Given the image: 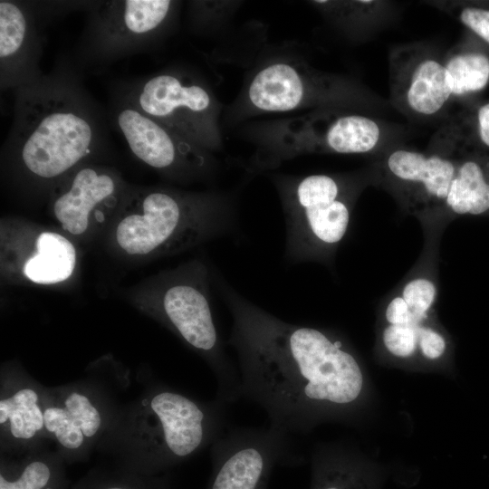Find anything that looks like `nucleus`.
<instances>
[{"instance_id": "obj_23", "label": "nucleus", "mask_w": 489, "mask_h": 489, "mask_svg": "<svg viewBox=\"0 0 489 489\" xmlns=\"http://www.w3.org/2000/svg\"><path fill=\"white\" fill-rule=\"evenodd\" d=\"M312 463L311 489H374L369 471L349 455L322 449Z\"/></svg>"}, {"instance_id": "obj_11", "label": "nucleus", "mask_w": 489, "mask_h": 489, "mask_svg": "<svg viewBox=\"0 0 489 489\" xmlns=\"http://www.w3.org/2000/svg\"><path fill=\"white\" fill-rule=\"evenodd\" d=\"M76 10L73 1H0V87L14 91L39 81L44 28Z\"/></svg>"}, {"instance_id": "obj_6", "label": "nucleus", "mask_w": 489, "mask_h": 489, "mask_svg": "<svg viewBox=\"0 0 489 489\" xmlns=\"http://www.w3.org/2000/svg\"><path fill=\"white\" fill-rule=\"evenodd\" d=\"M208 276L206 265L197 260L165 274L153 292L149 311L209 365L216 398L230 404L240 398L239 372L214 321Z\"/></svg>"}, {"instance_id": "obj_29", "label": "nucleus", "mask_w": 489, "mask_h": 489, "mask_svg": "<svg viewBox=\"0 0 489 489\" xmlns=\"http://www.w3.org/2000/svg\"><path fill=\"white\" fill-rule=\"evenodd\" d=\"M446 340L440 331L428 322L418 327V351L427 360H436L446 350Z\"/></svg>"}, {"instance_id": "obj_22", "label": "nucleus", "mask_w": 489, "mask_h": 489, "mask_svg": "<svg viewBox=\"0 0 489 489\" xmlns=\"http://www.w3.org/2000/svg\"><path fill=\"white\" fill-rule=\"evenodd\" d=\"M77 263L72 243L54 231H42L35 238L34 252L24 261V277L38 284H54L71 277Z\"/></svg>"}, {"instance_id": "obj_2", "label": "nucleus", "mask_w": 489, "mask_h": 489, "mask_svg": "<svg viewBox=\"0 0 489 489\" xmlns=\"http://www.w3.org/2000/svg\"><path fill=\"white\" fill-rule=\"evenodd\" d=\"M78 68L62 58L36 82L14 91V117L2 155L25 181L53 189L105 152V116Z\"/></svg>"}, {"instance_id": "obj_5", "label": "nucleus", "mask_w": 489, "mask_h": 489, "mask_svg": "<svg viewBox=\"0 0 489 489\" xmlns=\"http://www.w3.org/2000/svg\"><path fill=\"white\" fill-rule=\"evenodd\" d=\"M367 180L364 177L329 174L276 177L287 262L331 264Z\"/></svg>"}, {"instance_id": "obj_8", "label": "nucleus", "mask_w": 489, "mask_h": 489, "mask_svg": "<svg viewBox=\"0 0 489 489\" xmlns=\"http://www.w3.org/2000/svg\"><path fill=\"white\" fill-rule=\"evenodd\" d=\"M169 0L97 1L76 52L79 65H97L148 51L163 35L176 12Z\"/></svg>"}, {"instance_id": "obj_28", "label": "nucleus", "mask_w": 489, "mask_h": 489, "mask_svg": "<svg viewBox=\"0 0 489 489\" xmlns=\"http://www.w3.org/2000/svg\"><path fill=\"white\" fill-rule=\"evenodd\" d=\"M445 11L453 12L463 25L489 44V9L463 5Z\"/></svg>"}, {"instance_id": "obj_26", "label": "nucleus", "mask_w": 489, "mask_h": 489, "mask_svg": "<svg viewBox=\"0 0 489 489\" xmlns=\"http://www.w3.org/2000/svg\"><path fill=\"white\" fill-rule=\"evenodd\" d=\"M315 3L324 6L327 11L340 14V18L351 17V23L354 21L358 25L361 24L369 31L382 25L390 14V4L385 1H317Z\"/></svg>"}, {"instance_id": "obj_13", "label": "nucleus", "mask_w": 489, "mask_h": 489, "mask_svg": "<svg viewBox=\"0 0 489 489\" xmlns=\"http://www.w3.org/2000/svg\"><path fill=\"white\" fill-rule=\"evenodd\" d=\"M389 138V128L380 120L361 113L325 109L283 128V142L270 166L302 153L370 154L383 149Z\"/></svg>"}, {"instance_id": "obj_3", "label": "nucleus", "mask_w": 489, "mask_h": 489, "mask_svg": "<svg viewBox=\"0 0 489 489\" xmlns=\"http://www.w3.org/2000/svg\"><path fill=\"white\" fill-rule=\"evenodd\" d=\"M227 405L151 386L110 427L122 468L158 475L211 446L225 430Z\"/></svg>"}, {"instance_id": "obj_15", "label": "nucleus", "mask_w": 489, "mask_h": 489, "mask_svg": "<svg viewBox=\"0 0 489 489\" xmlns=\"http://www.w3.org/2000/svg\"><path fill=\"white\" fill-rule=\"evenodd\" d=\"M111 120L131 153L147 166L175 179L208 174V152L186 141L171 129L116 96Z\"/></svg>"}, {"instance_id": "obj_18", "label": "nucleus", "mask_w": 489, "mask_h": 489, "mask_svg": "<svg viewBox=\"0 0 489 489\" xmlns=\"http://www.w3.org/2000/svg\"><path fill=\"white\" fill-rule=\"evenodd\" d=\"M45 389L29 375L9 369L1 374V455L18 456L40 448L45 439Z\"/></svg>"}, {"instance_id": "obj_1", "label": "nucleus", "mask_w": 489, "mask_h": 489, "mask_svg": "<svg viewBox=\"0 0 489 489\" xmlns=\"http://www.w3.org/2000/svg\"><path fill=\"white\" fill-rule=\"evenodd\" d=\"M217 289L232 316L227 343L237 354L240 398L266 413L270 427L305 433L348 409L362 393L360 365L339 337L291 323L235 291L220 274Z\"/></svg>"}, {"instance_id": "obj_16", "label": "nucleus", "mask_w": 489, "mask_h": 489, "mask_svg": "<svg viewBox=\"0 0 489 489\" xmlns=\"http://www.w3.org/2000/svg\"><path fill=\"white\" fill-rule=\"evenodd\" d=\"M132 187L113 168L90 162L74 169L51 193L53 216L71 235H84L92 221L120 210Z\"/></svg>"}, {"instance_id": "obj_14", "label": "nucleus", "mask_w": 489, "mask_h": 489, "mask_svg": "<svg viewBox=\"0 0 489 489\" xmlns=\"http://www.w3.org/2000/svg\"><path fill=\"white\" fill-rule=\"evenodd\" d=\"M43 416L45 439L64 461L82 458L116 419L105 396L83 383L46 388Z\"/></svg>"}, {"instance_id": "obj_17", "label": "nucleus", "mask_w": 489, "mask_h": 489, "mask_svg": "<svg viewBox=\"0 0 489 489\" xmlns=\"http://www.w3.org/2000/svg\"><path fill=\"white\" fill-rule=\"evenodd\" d=\"M369 97L334 77L309 74L288 62H273L260 70L251 82L248 99L259 110L289 111L303 105L368 101Z\"/></svg>"}, {"instance_id": "obj_24", "label": "nucleus", "mask_w": 489, "mask_h": 489, "mask_svg": "<svg viewBox=\"0 0 489 489\" xmlns=\"http://www.w3.org/2000/svg\"><path fill=\"white\" fill-rule=\"evenodd\" d=\"M453 101L484 89L489 82V55L469 45H458L444 53Z\"/></svg>"}, {"instance_id": "obj_7", "label": "nucleus", "mask_w": 489, "mask_h": 489, "mask_svg": "<svg viewBox=\"0 0 489 489\" xmlns=\"http://www.w3.org/2000/svg\"><path fill=\"white\" fill-rule=\"evenodd\" d=\"M117 96L198 149H219L217 105L193 75L165 70L123 84Z\"/></svg>"}, {"instance_id": "obj_4", "label": "nucleus", "mask_w": 489, "mask_h": 489, "mask_svg": "<svg viewBox=\"0 0 489 489\" xmlns=\"http://www.w3.org/2000/svg\"><path fill=\"white\" fill-rule=\"evenodd\" d=\"M116 221V246L127 255L143 258L179 253L229 235L238 225L230 196L159 187H132Z\"/></svg>"}, {"instance_id": "obj_25", "label": "nucleus", "mask_w": 489, "mask_h": 489, "mask_svg": "<svg viewBox=\"0 0 489 489\" xmlns=\"http://www.w3.org/2000/svg\"><path fill=\"white\" fill-rule=\"evenodd\" d=\"M72 489H173L163 475H146L121 468L114 472H93Z\"/></svg>"}, {"instance_id": "obj_21", "label": "nucleus", "mask_w": 489, "mask_h": 489, "mask_svg": "<svg viewBox=\"0 0 489 489\" xmlns=\"http://www.w3.org/2000/svg\"><path fill=\"white\" fill-rule=\"evenodd\" d=\"M427 150L453 158H487L485 151H489V102L481 105L475 111L461 112L446 120L433 136Z\"/></svg>"}, {"instance_id": "obj_19", "label": "nucleus", "mask_w": 489, "mask_h": 489, "mask_svg": "<svg viewBox=\"0 0 489 489\" xmlns=\"http://www.w3.org/2000/svg\"><path fill=\"white\" fill-rule=\"evenodd\" d=\"M64 459L38 448L18 456H1L0 489H67Z\"/></svg>"}, {"instance_id": "obj_20", "label": "nucleus", "mask_w": 489, "mask_h": 489, "mask_svg": "<svg viewBox=\"0 0 489 489\" xmlns=\"http://www.w3.org/2000/svg\"><path fill=\"white\" fill-rule=\"evenodd\" d=\"M457 158L445 206V220L489 214V158L464 156Z\"/></svg>"}, {"instance_id": "obj_12", "label": "nucleus", "mask_w": 489, "mask_h": 489, "mask_svg": "<svg viewBox=\"0 0 489 489\" xmlns=\"http://www.w3.org/2000/svg\"><path fill=\"white\" fill-rule=\"evenodd\" d=\"M390 101L410 120H436L453 101L444 53L427 43L392 47L388 55Z\"/></svg>"}, {"instance_id": "obj_9", "label": "nucleus", "mask_w": 489, "mask_h": 489, "mask_svg": "<svg viewBox=\"0 0 489 489\" xmlns=\"http://www.w3.org/2000/svg\"><path fill=\"white\" fill-rule=\"evenodd\" d=\"M456 166V158L397 148L384 153L374 176L423 229L444 227L446 200Z\"/></svg>"}, {"instance_id": "obj_10", "label": "nucleus", "mask_w": 489, "mask_h": 489, "mask_svg": "<svg viewBox=\"0 0 489 489\" xmlns=\"http://www.w3.org/2000/svg\"><path fill=\"white\" fill-rule=\"evenodd\" d=\"M206 489H267L276 465L301 460L290 436L272 427L225 429L211 445Z\"/></svg>"}, {"instance_id": "obj_27", "label": "nucleus", "mask_w": 489, "mask_h": 489, "mask_svg": "<svg viewBox=\"0 0 489 489\" xmlns=\"http://www.w3.org/2000/svg\"><path fill=\"white\" fill-rule=\"evenodd\" d=\"M420 325H386L381 333L383 346L395 357H412L418 350Z\"/></svg>"}]
</instances>
